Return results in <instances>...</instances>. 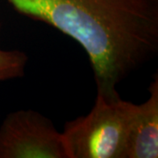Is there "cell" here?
Returning a JSON list of instances; mask_svg holds the SVG:
<instances>
[{
	"label": "cell",
	"mask_w": 158,
	"mask_h": 158,
	"mask_svg": "<svg viewBox=\"0 0 158 158\" xmlns=\"http://www.w3.org/2000/svg\"><path fill=\"white\" fill-rule=\"evenodd\" d=\"M6 1L81 45L98 94H117V85L157 54L158 0Z\"/></svg>",
	"instance_id": "cell-1"
},
{
	"label": "cell",
	"mask_w": 158,
	"mask_h": 158,
	"mask_svg": "<svg viewBox=\"0 0 158 158\" xmlns=\"http://www.w3.org/2000/svg\"><path fill=\"white\" fill-rule=\"evenodd\" d=\"M134 108L118 93H97L90 113L65 123L62 138L67 158H124Z\"/></svg>",
	"instance_id": "cell-2"
},
{
	"label": "cell",
	"mask_w": 158,
	"mask_h": 158,
	"mask_svg": "<svg viewBox=\"0 0 158 158\" xmlns=\"http://www.w3.org/2000/svg\"><path fill=\"white\" fill-rule=\"evenodd\" d=\"M0 158H67L62 133L37 111L9 113L0 126Z\"/></svg>",
	"instance_id": "cell-3"
},
{
	"label": "cell",
	"mask_w": 158,
	"mask_h": 158,
	"mask_svg": "<svg viewBox=\"0 0 158 158\" xmlns=\"http://www.w3.org/2000/svg\"><path fill=\"white\" fill-rule=\"evenodd\" d=\"M149 97L135 104L126 141L124 158L158 157V77L148 88Z\"/></svg>",
	"instance_id": "cell-4"
},
{
	"label": "cell",
	"mask_w": 158,
	"mask_h": 158,
	"mask_svg": "<svg viewBox=\"0 0 158 158\" xmlns=\"http://www.w3.org/2000/svg\"><path fill=\"white\" fill-rule=\"evenodd\" d=\"M28 62V56L20 50L0 49V83L21 77Z\"/></svg>",
	"instance_id": "cell-5"
},
{
	"label": "cell",
	"mask_w": 158,
	"mask_h": 158,
	"mask_svg": "<svg viewBox=\"0 0 158 158\" xmlns=\"http://www.w3.org/2000/svg\"><path fill=\"white\" fill-rule=\"evenodd\" d=\"M0 29H1V26H0Z\"/></svg>",
	"instance_id": "cell-6"
}]
</instances>
